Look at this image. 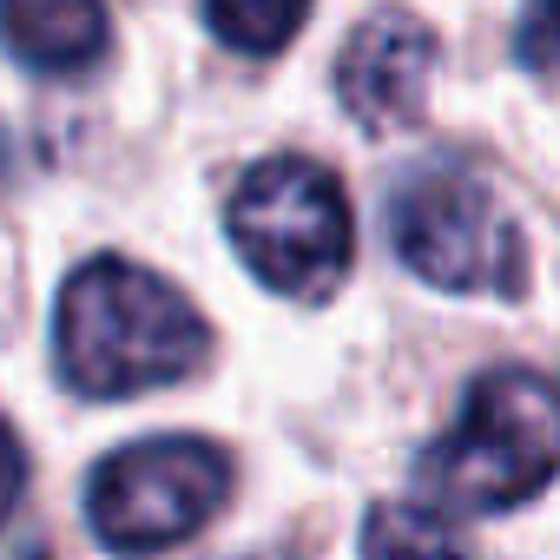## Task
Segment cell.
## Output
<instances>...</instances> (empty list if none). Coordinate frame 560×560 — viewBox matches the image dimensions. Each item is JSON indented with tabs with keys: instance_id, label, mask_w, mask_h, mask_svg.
<instances>
[{
	"instance_id": "6da1fadb",
	"label": "cell",
	"mask_w": 560,
	"mask_h": 560,
	"mask_svg": "<svg viewBox=\"0 0 560 560\" xmlns=\"http://www.w3.org/2000/svg\"><path fill=\"white\" fill-rule=\"evenodd\" d=\"M60 376L93 396H139L191 376L211 350L205 317L132 257H93L60 298Z\"/></svg>"
},
{
	"instance_id": "7a4b0ae2",
	"label": "cell",
	"mask_w": 560,
	"mask_h": 560,
	"mask_svg": "<svg viewBox=\"0 0 560 560\" xmlns=\"http://www.w3.org/2000/svg\"><path fill=\"white\" fill-rule=\"evenodd\" d=\"M422 494L448 514H508L560 475V396L534 370H494L468 389L462 422L422 455Z\"/></svg>"
},
{
	"instance_id": "3957f363",
	"label": "cell",
	"mask_w": 560,
	"mask_h": 560,
	"mask_svg": "<svg viewBox=\"0 0 560 560\" xmlns=\"http://www.w3.org/2000/svg\"><path fill=\"white\" fill-rule=\"evenodd\" d=\"M231 244L250 264L257 284H270L277 298L298 304H324L343 277H350V198L337 185V172H324L317 159L277 152L264 165H250L231 191Z\"/></svg>"
},
{
	"instance_id": "277c9868",
	"label": "cell",
	"mask_w": 560,
	"mask_h": 560,
	"mask_svg": "<svg viewBox=\"0 0 560 560\" xmlns=\"http://www.w3.org/2000/svg\"><path fill=\"white\" fill-rule=\"evenodd\" d=\"M389 237H396V257L435 291H462V298L527 291V244L514 218L462 165L409 172L389 205Z\"/></svg>"
},
{
	"instance_id": "5b68a950",
	"label": "cell",
	"mask_w": 560,
	"mask_h": 560,
	"mask_svg": "<svg viewBox=\"0 0 560 560\" xmlns=\"http://www.w3.org/2000/svg\"><path fill=\"white\" fill-rule=\"evenodd\" d=\"M231 494V462L211 442L159 435L106 455L86 481V521L106 547L152 553L185 534H198Z\"/></svg>"
},
{
	"instance_id": "8992f818",
	"label": "cell",
	"mask_w": 560,
	"mask_h": 560,
	"mask_svg": "<svg viewBox=\"0 0 560 560\" xmlns=\"http://www.w3.org/2000/svg\"><path fill=\"white\" fill-rule=\"evenodd\" d=\"M429 73H435L429 21H416L402 8H383L343 40V54H337V100H343V113L357 126L396 132V126H409L422 113Z\"/></svg>"
},
{
	"instance_id": "52a82bcc",
	"label": "cell",
	"mask_w": 560,
	"mask_h": 560,
	"mask_svg": "<svg viewBox=\"0 0 560 560\" xmlns=\"http://www.w3.org/2000/svg\"><path fill=\"white\" fill-rule=\"evenodd\" d=\"M0 40L34 73H80L106 54V0H0Z\"/></svg>"
},
{
	"instance_id": "ba28073f",
	"label": "cell",
	"mask_w": 560,
	"mask_h": 560,
	"mask_svg": "<svg viewBox=\"0 0 560 560\" xmlns=\"http://www.w3.org/2000/svg\"><path fill=\"white\" fill-rule=\"evenodd\" d=\"M311 0H205V21L224 47L237 54H277L291 47V34L304 27Z\"/></svg>"
},
{
	"instance_id": "9c48e42d",
	"label": "cell",
	"mask_w": 560,
	"mask_h": 560,
	"mask_svg": "<svg viewBox=\"0 0 560 560\" xmlns=\"http://www.w3.org/2000/svg\"><path fill=\"white\" fill-rule=\"evenodd\" d=\"M363 547H462V534L435 508H383L363 527Z\"/></svg>"
},
{
	"instance_id": "30bf717a",
	"label": "cell",
	"mask_w": 560,
	"mask_h": 560,
	"mask_svg": "<svg viewBox=\"0 0 560 560\" xmlns=\"http://www.w3.org/2000/svg\"><path fill=\"white\" fill-rule=\"evenodd\" d=\"M21 488H27V455H21V442H14V429H8V416H0V521L14 514Z\"/></svg>"
},
{
	"instance_id": "8fae6325",
	"label": "cell",
	"mask_w": 560,
	"mask_h": 560,
	"mask_svg": "<svg viewBox=\"0 0 560 560\" xmlns=\"http://www.w3.org/2000/svg\"><path fill=\"white\" fill-rule=\"evenodd\" d=\"M527 40L540 60L560 47V0H527Z\"/></svg>"
}]
</instances>
